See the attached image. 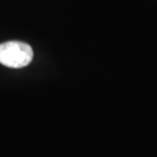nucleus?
Wrapping results in <instances>:
<instances>
[{
	"instance_id": "1",
	"label": "nucleus",
	"mask_w": 157,
	"mask_h": 157,
	"mask_svg": "<svg viewBox=\"0 0 157 157\" xmlns=\"http://www.w3.org/2000/svg\"><path fill=\"white\" fill-rule=\"evenodd\" d=\"M32 47L24 42L10 41L0 45V63L12 68L27 67L33 59Z\"/></svg>"
}]
</instances>
